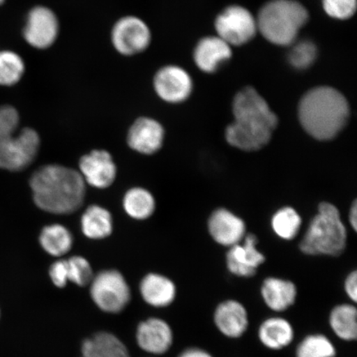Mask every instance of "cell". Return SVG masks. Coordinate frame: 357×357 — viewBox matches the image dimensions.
Here are the masks:
<instances>
[{"label":"cell","instance_id":"obj_24","mask_svg":"<svg viewBox=\"0 0 357 357\" xmlns=\"http://www.w3.org/2000/svg\"><path fill=\"white\" fill-rule=\"evenodd\" d=\"M82 227L83 234L89 238H105L113 231V218L107 209L92 205L82 215Z\"/></svg>","mask_w":357,"mask_h":357},{"label":"cell","instance_id":"obj_27","mask_svg":"<svg viewBox=\"0 0 357 357\" xmlns=\"http://www.w3.org/2000/svg\"><path fill=\"white\" fill-rule=\"evenodd\" d=\"M26 65L19 53L11 50L0 51V86L12 87L21 82Z\"/></svg>","mask_w":357,"mask_h":357},{"label":"cell","instance_id":"obj_14","mask_svg":"<svg viewBox=\"0 0 357 357\" xmlns=\"http://www.w3.org/2000/svg\"><path fill=\"white\" fill-rule=\"evenodd\" d=\"M136 339L141 349L151 354L162 355L171 349L174 335L166 321L151 318L137 326Z\"/></svg>","mask_w":357,"mask_h":357},{"label":"cell","instance_id":"obj_15","mask_svg":"<svg viewBox=\"0 0 357 357\" xmlns=\"http://www.w3.org/2000/svg\"><path fill=\"white\" fill-rule=\"evenodd\" d=\"M213 322L223 336L238 339L242 337L248 331V311L242 303L235 301H227L220 303L216 307Z\"/></svg>","mask_w":357,"mask_h":357},{"label":"cell","instance_id":"obj_23","mask_svg":"<svg viewBox=\"0 0 357 357\" xmlns=\"http://www.w3.org/2000/svg\"><path fill=\"white\" fill-rule=\"evenodd\" d=\"M357 311L351 305H340L330 312L329 326L336 336L345 342L356 340Z\"/></svg>","mask_w":357,"mask_h":357},{"label":"cell","instance_id":"obj_9","mask_svg":"<svg viewBox=\"0 0 357 357\" xmlns=\"http://www.w3.org/2000/svg\"><path fill=\"white\" fill-rule=\"evenodd\" d=\"M60 33L59 20L50 8L38 6L29 10L22 29L24 41L38 50L54 45Z\"/></svg>","mask_w":357,"mask_h":357},{"label":"cell","instance_id":"obj_22","mask_svg":"<svg viewBox=\"0 0 357 357\" xmlns=\"http://www.w3.org/2000/svg\"><path fill=\"white\" fill-rule=\"evenodd\" d=\"M263 300L271 310H287L296 302L297 289L290 281L269 278L264 281L261 288Z\"/></svg>","mask_w":357,"mask_h":357},{"label":"cell","instance_id":"obj_38","mask_svg":"<svg viewBox=\"0 0 357 357\" xmlns=\"http://www.w3.org/2000/svg\"><path fill=\"white\" fill-rule=\"evenodd\" d=\"M6 1V0H0V6H2V4Z\"/></svg>","mask_w":357,"mask_h":357},{"label":"cell","instance_id":"obj_8","mask_svg":"<svg viewBox=\"0 0 357 357\" xmlns=\"http://www.w3.org/2000/svg\"><path fill=\"white\" fill-rule=\"evenodd\" d=\"M112 45L115 51L124 56H133L144 52L150 47L151 31L139 17L128 15L120 17L112 28Z\"/></svg>","mask_w":357,"mask_h":357},{"label":"cell","instance_id":"obj_11","mask_svg":"<svg viewBox=\"0 0 357 357\" xmlns=\"http://www.w3.org/2000/svg\"><path fill=\"white\" fill-rule=\"evenodd\" d=\"M153 89L160 100L169 104H178L188 99L193 83L185 70L169 65L156 71L153 77Z\"/></svg>","mask_w":357,"mask_h":357},{"label":"cell","instance_id":"obj_20","mask_svg":"<svg viewBox=\"0 0 357 357\" xmlns=\"http://www.w3.org/2000/svg\"><path fill=\"white\" fill-rule=\"evenodd\" d=\"M142 298L149 305L164 307L172 305L176 298V289L172 280L158 274L145 276L140 284Z\"/></svg>","mask_w":357,"mask_h":357},{"label":"cell","instance_id":"obj_33","mask_svg":"<svg viewBox=\"0 0 357 357\" xmlns=\"http://www.w3.org/2000/svg\"><path fill=\"white\" fill-rule=\"evenodd\" d=\"M20 115L15 107L10 105L0 106V133L19 131Z\"/></svg>","mask_w":357,"mask_h":357},{"label":"cell","instance_id":"obj_35","mask_svg":"<svg viewBox=\"0 0 357 357\" xmlns=\"http://www.w3.org/2000/svg\"><path fill=\"white\" fill-rule=\"evenodd\" d=\"M345 290L348 297L352 301L356 303L357 301V273L356 271L352 272L348 276L345 282Z\"/></svg>","mask_w":357,"mask_h":357},{"label":"cell","instance_id":"obj_16","mask_svg":"<svg viewBox=\"0 0 357 357\" xmlns=\"http://www.w3.org/2000/svg\"><path fill=\"white\" fill-rule=\"evenodd\" d=\"M255 236L249 235L243 245L236 244L227 255V267L231 273L244 278L256 274L257 268L265 261L264 256L256 249Z\"/></svg>","mask_w":357,"mask_h":357},{"label":"cell","instance_id":"obj_17","mask_svg":"<svg viewBox=\"0 0 357 357\" xmlns=\"http://www.w3.org/2000/svg\"><path fill=\"white\" fill-rule=\"evenodd\" d=\"M208 229L217 243L231 247L238 244L245 230L243 221L226 209H218L212 214Z\"/></svg>","mask_w":357,"mask_h":357},{"label":"cell","instance_id":"obj_4","mask_svg":"<svg viewBox=\"0 0 357 357\" xmlns=\"http://www.w3.org/2000/svg\"><path fill=\"white\" fill-rule=\"evenodd\" d=\"M309 19L306 8L294 0H271L262 7L257 20V29L268 41L287 46Z\"/></svg>","mask_w":357,"mask_h":357},{"label":"cell","instance_id":"obj_13","mask_svg":"<svg viewBox=\"0 0 357 357\" xmlns=\"http://www.w3.org/2000/svg\"><path fill=\"white\" fill-rule=\"evenodd\" d=\"M165 137L162 125L150 117L138 118L129 128L128 144L137 153L153 155L162 149Z\"/></svg>","mask_w":357,"mask_h":357},{"label":"cell","instance_id":"obj_1","mask_svg":"<svg viewBox=\"0 0 357 357\" xmlns=\"http://www.w3.org/2000/svg\"><path fill=\"white\" fill-rule=\"evenodd\" d=\"M235 121L226 129L231 146L243 151H257L270 142L278 119L266 101L251 87L245 88L234 101Z\"/></svg>","mask_w":357,"mask_h":357},{"label":"cell","instance_id":"obj_19","mask_svg":"<svg viewBox=\"0 0 357 357\" xmlns=\"http://www.w3.org/2000/svg\"><path fill=\"white\" fill-rule=\"evenodd\" d=\"M258 338L268 349L280 351L291 344L294 339V330L288 320L273 317L266 319L260 325Z\"/></svg>","mask_w":357,"mask_h":357},{"label":"cell","instance_id":"obj_25","mask_svg":"<svg viewBox=\"0 0 357 357\" xmlns=\"http://www.w3.org/2000/svg\"><path fill=\"white\" fill-rule=\"evenodd\" d=\"M39 242L45 252L58 257L70 252L73 245V236L66 227L52 225L44 227Z\"/></svg>","mask_w":357,"mask_h":357},{"label":"cell","instance_id":"obj_12","mask_svg":"<svg viewBox=\"0 0 357 357\" xmlns=\"http://www.w3.org/2000/svg\"><path fill=\"white\" fill-rule=\"evenodd\" d=\"M79 169L84 182L98 189L108 188L117 175L113 158L105 150H93L82 156L79 160Z\"/></svg>","mask_w":357,"mask_h":357},{"label":"cell","instance_id":"obj_26","mask_svg":"<svg viewBox=\"0 0 357 357\" xmlns=\"http://www.w3.org/2000/svg\"><path fill=\"white\" fill-rule=\"evenodd\" d=\"M155 204L153 195L145 189L133 188L123 198V208L129 216L135 220H146L153 215Z\"/></svg>","mask_w":357,"mask_h":357},{"label":"cell","instance_id":"obj_7","mask_svg":"<svg viewBox=\"0 0 357 357\" xmlns=\"http://www.w3.org/2000/svg\"><path fill=\"white\" fill-rule=\"evenodd\" d=\"M91 294L99 309L109 314H119L131 300L127 281L120 272L114 270L104 271L93 276Z\"/></svg>","mask_w":357,"mask_h":357},{"label":"cell","instance_id":"obj_21","mask_svg":"<svg viewBox=\"0 0 357 357\" xmlns=\"http://www.w3.org/2000/svg\"><path fill=\"white\" fill-rule=\"evenodd\" d=\"M82 357H131L124 343L108 332H99L86 339Z\"/></svg>","mask_w":357,"mask_h":357},{"label":"cell","instance_id":"obj_3","mask_svg":"<svg viewBox=\"0 0 357 357\" xmlns=\"http://www.w3.org/2000/svg\"><path fill=\"white\" fill-rule=\"evenodd\" d=\"M298 117L303 128L315 139L332 140L345 127L349 107L337 89L314 88L302 98Z\"/></svg>","mask_w":357,"mask_h":357},{"label":"cell","instance_id":"obj_34","mask_svg":"<svg viewBox=\"0 0 357 357\" xmlns=\"http://www.w3.org/2000/svg\"><path fill=\"white\" fill-rule=\"evenodd\" d=\"M51 280L58 288H63L68 282L67 278V263L66 260H59L53 263L49 270Z\"/></svg>","mask_w":357,"mask_h":357},{"label":"cell","instance_id":"obj_6","mask_svg":"<svg viewBox=\"0 0 357 357\" xmlns=\"http://www.w3.org/2000/svg\"><path fill=\"white\" fill-rule=\"evenodd\" d=\"M40 145L41 139L33 128L0 133V169L21 172L29 167L37 158Z\"/></svg>","mask_w":357,"mask_h":357},{"label":"cell","instance_id":"obj_36","mask_svg":"<svg viewBox=\"0 0 357 357\" xmlns=\"http://www.w3.org/2000/svg\"><path fill=\"white\" fill-rule=\"evenodd\" d=\"M177 357H213V356L202 348L190 347L181 352Z\"/></svg>","mask_w":357,"mask_h":357},{"label":"cell","instance_id":"obj_18","mask_svg":"<svg viewBox=\"0 0 357 357\" xmlns=\"http://www.w3.org/2000/svg\"><path fill=\"white\" fill-rule=\"evenodd\" d=\"M231 52L229 44L218 37L205 38L195 47L196 65L204 73H214L222 62L229 60Z\"/></svg>","mask_w":357,"mask_h":357},{"label":"cell","instance_id":"obj_31","mask_svg":"<svg viewBox=\"0 0 357 357\" xmlns=\"http://www.w3.org/2000/svg\"><path fill=\"white\" fill-rule=\"evenodd\" d=\"M317 48L309 41L300 42L291 48L289 54L290 64L297 69H305L316 59Z\"/></svg>","mask_w":357,"mask_h":357},{"label":"cell","instance_id":"obj_28","mask_svg":"<svg viewBox=\"0 0 357 357\" xmlns=\"http://www.w3.org/2000/svg\"><path fill=\"white\" fill-rule=\"evenodd\" d=\"M336 348L330 339L324 334L307 335L298 343L296 357H335Z\"/></svg>","mask_w":357,"mask_h":357},{"label":"cell","instance_id":"obj_5","mask_svg":"<svg viewBox=\"0 0 357 357\" xmlns=\"http://www.w3.org/2000/svg\"><path fill=\"white\" fill-rule=\"evenodd\" d=\"M346 243L347 230L337 208L331 204H321L301 243V251L307 255L338 256Z\"/></svg>","mask_w":357,"mask_h":357},{"label":"cell","instance_id":"obj_2","mask_svg":"<svg viewBox=\"0 0 357 357\" xmlns=\"http://www.w3.org/2000/svg\"><path fill=\"white\" fill-rule=\"evenodd\" d=\"M36 205L55 214H70L82 208L86 198V182L73 169L48 165L39 168L30 178Z\"/></svg>","mask_w":357,"mask_h":357},{"label":"cell","instance_id":"obj_10","mask_svg":"<svg viewBox=\"0 0 357 357\" xmlns=\"http://www.w3.org/2000/svg\"><path fill=\"white\" fill-rule=\"evenodd\" d=\"M215 28L218 37L230 47L247 43L257 31L255 17L241 6H231L223 10L217 17Z\"/></svg>","mask_w":357,"mask_h":357},{"label":"cell","instance_id":"obj_30","mask_svg":"<svg viewBox=\"0 0 357 357\" xmlns=\"http://www.w3.org/2000/svg\"><path fill=\"white\" fill-rule=\"evenodd\" d=\"M66 263L68 281L82 287L91 284L93 278V270L86 258L73 257L66 260Z\"/></svg>","mask_w":357,"mask_h":357},{"label":"cell","instance_id":"obj_32","mask_svg":"<svg viewBox=\"0 0 357 357\" xmlns=\"http://www.w3.org/2000/svg\"><path fill=\"white\" fill-rule=\"evenodd\" d=\"M323 3L326 13L337 20L349 19L356 10V0H323Z\"/></svg>","mask_w":357,"mask_h":357},{"label":"cell","instance_id":"obj_29","mask_svg":"<svg viewBox=\"0 0 357 357\" xmlns=\"http://www.w3.org/2000/svg\"><path fill=\"white\" fill-rule=\"evenodd\" d=\"M272 226L280 238L293 239L301 229V218L293 208H284L275 214Z\"/></svg>","mask_w":357,"mask_h":357},{"label":"cell","instance_id":"obj_37","mask_svg":"<svg viewBox=\"0 0 357 357\" xmlns=\"http://www.w3.org/2000/svg\"><path fill=\"white\" fill-rule=\"evenodd\" d=\"M350 222L355 231L357 229V204L356 201L352 204L350 211Z\"/></svg>","mask_w":357,"mask_h":357}]
</instances>
